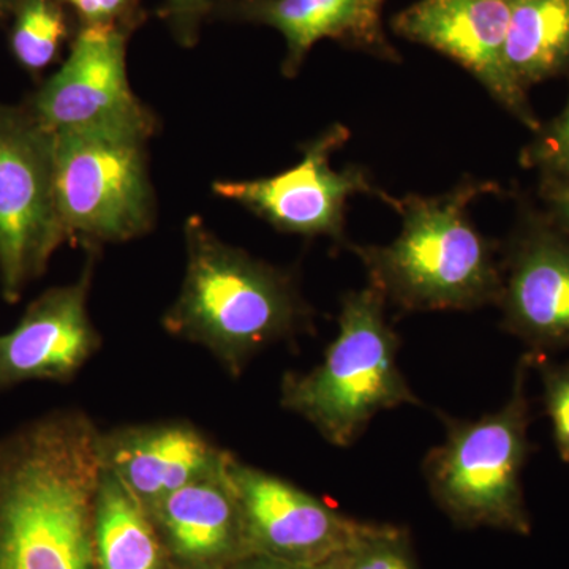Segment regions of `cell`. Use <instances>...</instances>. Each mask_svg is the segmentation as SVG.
Masks as SVG:
<instances>
[{"label":"cell","instance_id":"cell-12","mask_svg":"<svg viewBox=\"0 0 569 569\" xmlns=\"http://www.w3.org/2000/svg\"><path fill=\"white\" fill-rule=\"evenodd\" d=\"M508 28L509 0H418L391 20L397 37L458 62L535 133L542 122L529 93L512 81L505 59Z\"/></svg>","mask_w":569,"mask_h":569},{"label":"cell","instance_id":"cell-2","mask_svg":"<svg viewBox=\"0 0 569 569\" xmlns=\"http://www.w3.org/2000/svg\"><path fill=\"white\" fill-rule=\"evenodd\" d=\"M488 181L466 179L437 197H389L402 230L387 246H350L369 284L408 312L473 310L498 305L503 284L497 244L471 222L470 206L496 192Z\"/></svg>","mask_w":569,"mask_h":569},{"label":"cell","instance_id":"cell-16","mask_svg":"<svg viewBox=\"0 0 569 569\" xmlns=\"http://www.w3.org/2000/svg\"><path fill=\"white\" fill-rule=\"evenodd\" d=\"M231 20L268 26L282 33L283 77L295 78L313 44L336 40L388 62H399L370 0H228L220 9Z\"/></svg>","mask_w":569,"mask_h":569},{"label":"cell","instance_id":"cell-25","mask_svg":"<svg viewBox=\"0 0 569 569\" xmlns=\"http://www.w3.org/2000/svg\"><path fill=\"white\" fill-rule=\"evenodd\" d=\"M538 194L542 209L569 236V183L553 178H539Z\"/></svg>","mask_w":569,"mask_h":569},{"label":"cell","instance_id":"cell-7","mask_svg":"<svg viewBox=\"0 0 569 569\" xmlns=\"http://www.w3.org/2000/svg\"><path fill=\"white\" fill-rule=\"evenodd\" d=\"M56 134L22 107L0 103V291L9 305L66 241L54 190Z\"/></svg>","mask_w":569,"mask_h":569},{"label":"cell","instance_id":"cell-13","mask_svg":"<svg viewBox=\"0 0 569 569\" xmlns=\"http://www.w3.org/2000/svg\"><path fill=\"white\" fill-rule=\"evenodd\" d=\"M92 260L77 282L44 291L0 335V391L26 381L73 380L102 347L89 316Z\"/></svg>","mask_w":569,"mask_h":569},{"label":"cell","instance_id":"cell-8","mask_svg":"<svg viewBox=\"0 0 569 569\" xmlns=\"http://www.w3.org/2000/svg\"><path fill=\"white\" fill-rule=\"evenodd\" d=\"M348 140L350 130L335 123L307 142L302 159L293 168L250 181H217L212 192L241 204L282 233L328 236L343 244L348 200L358 193L376 194L383 201L388 198L372 186L362 168H332V156Z\"/></svg>","mask_w":569,"mask_h":569},{"label":"cell","instance_id":"cell-19","mask_svg":"<svg viewBox=\"0 0 569 569\" xmlns=\"http://www.w3.org/2000/svg\"><path fill=\"white\" fill-rule=\"evenodd\" d=\"M71 39L69 14L61 0H20L13 10L10 50L21 69L43 73L58 62Z\"/></svg>","mask_w":569,"mask_h":569},{"label":"cell","instance_id":"cell-28","mask_svg":"<svg viewBox=\"0 0 569 569\" xmlns=\"http://www.w3.org/2000/svg\"><path fill=\"white\" fill-rule=\"evenodd\" d=\"M370 3H372V6L376 7V9L380 11L383 10L385 0H370Z\"/></svg>","mask_w":569,"mask_h":569},{"label":"cell","instance_id":"cell-26","mask_svg":"<svg viewBox=\"0 0 569 569\" xmlns=\"http://www.w3.org/2000/svg\"><path fill=\"white\" fill-rule=\"evenodd\" d=\"M228 569H328L325 567H310V565L290 563V561H282L269 559L263 556H247L244 559L236 561Z\"/></svg>","mask_w":569,"mask_h":569},{"label":"cell","instance_id":"cell-22","mask_svg":"<svg viewBox=\"0 0 569 569\" xmlns=\"http://www.w3.org/2000/svg\"><path fill=\"white\" fill-rule=\"evenodd\" d=\"M74 14L78 28H112L127 33L144 22L141 0H61Z\"/></svg>","mask_w":569,"mask_h":569},{"label":"cell","instance_id":"cell-15","mask_svg":"<svg viewBox=\"0 0 569 569\" xmlns=\"http://www.w3.org/2000/svg\"><path fill=\"white\" fill-rule=\"evenodd\" d=\"M227 459L149 511L176 569H228L249 556Z\"/></svg>","mask_w":569,"mask_h":569},{"label":"cell","instance_id":"cell-24","mask_svg":"<svg viewBox=\"0 0 569 569\" xmlns=\"http://www.w3.org/2000/svg\"><path fill=\"white\" fill-rule=\"evenodd\" d=\"M228 0H164L159 9L160 20L183 48H192L200 39L204 21L222 9Z\"/></svg>","mask_w":569,"mask_h":569},{"label":"cell","instance_id":"cell-17","mask_svg":"<svg viewBox=\"0 0 569 569\" xmlns=\"http://www.w3.org/2000/svg\"><path fill=\"white\" fill-rule=\"evenodd\" d=\"M92 535L97 569H176L148 509L104 468Z\"/></svg>","mask_w":569,"mask_h":569},{"label":"cell","instance_id":"cell-27","mask_svg":"<svg viewBox=\"0 0 569 569\" xmlns=\"http://www.w3.org/2000/svg\"><path fill=\"white\" fill-rule=\"evenodd\" d=\"M18 2H20V0H0V21H2L7 14L13 13Z\"/></svg>","mask_w":569,"mask_h":569},{"label":"cell","instance_id":"cell-1","mask_svg":"<svg viewBox=\"0 0 569 569\" xmlns=\"http://www.w3.org/2000/svg\"><path fill=\"white\" fill-rule=\"evenodd\" d=\"M102 432L67 408L0 438V569H97Z\"/></svg>","mask_w":569,"mask_h":569},{"label":"cell","instance_id":"cell-14","mask_svg":"<svg viewBox=\"0 0 569 569\" xmlns=\"http://www.w3.org/2000/svg\"><path fill=\"white\" fill-rule=\"evenodd\" d=\"M227 449L189 421L116 427L102 432L103 468L151 511L157 503L223 466Z\"/></svg>","mask_w":569,"mask_h":569},{"label":"cell","instance_id":"cell-4","mask_svg":"<svg viewBox=\"0 0 569 569\" xmlns=\"http://www.w3.org/2000/svg\"><path fill=\"white\" fill-rule=\"evenodd\" d=\"M387 305L372 284L343 296L339 332L323 361L283 377L282 407L335 447L353 445L380 411L419 403L399 367L400 340L388 323Z\"/></svg>","mask_w":569,"mask_h":569},{"label":"cell","instance_id":"cell-3","mask_svg":"<svg viewBox=\"0 0 569 569\" xmlns=\"http://www.w3.org/2000/svg\"><path fill=\"white\" fill-rule=\"evenodd\" d=\"M183 236L186 276L164 331L204 347L236 378L254 355L309 325L290 274L227 244L200 217L187 219Z\"/></svg>","mask_w":569,"mask_h":569},{"label":"cell","instance_id":"cell-11","mask_svg":"<svg viewBox=\"0 0 569 569\" xmlns=\"http://www.w3.org/2000/svg\"><path fill=\"white\" fill-rule=\"evenodd\" d=\"M503 326L530 353L569 348V236L523 200L501 263Z\"/></svg>","mask_w":569,"mask_h":569},{"label":"cell","instance_id":"cell-21","mask_svg":"<svg viewBox=\"0 0 569 569\" xmlns=\"http://www.w3.org/2000/svg\"><path fill=\"white\" fill-rule=\"evenodd\" d=\"M520 164L537 170L539 178L569 183V97L563 110L535 132L533 140L520 153Z\"/></svg>","mask_w":569,"mask_h":569},{"label":"cell","instance_id":"cell-5","mask_svg":"<svg viewBox=\"0 0 569 569\" xmlns=\"http://www.w3.org/2000/svg\"><path fill=\"white\" fill-rule=\"evenodd\" d=\"M533 362V353L520 359L500 410L473 421H448L443 443L427 455L422 471L430 496L456 526L531 531L522 473L531 451L526 387Z\"/></svg>","mask_w":569,"mask_h":569},{"label":"cell","instance_id":"cell-6","mask_svg":"<svg viewBox=\"0 0 569 569\" xmlns=\"http://www.w3.org/2000/svg\"><path fill=\"white\" fill-rule=\"evenodd\" d=\"M56 134V206L66 241L102 247L133 241L156 224L149 173L152 134L130 129Z\"/></svg>","mask_w":569,"mask_h":569},{"label":"cell","instance_id":"cell-10","mask_svg":"<svg viewBox=\"0 0 569 569\" xmlns=\"http://www.w3.org/2000/svg\"><path fill=\"white\" fill-rule=\"evenodd\" d=\"M249 556L326 567L377 530L378 523L348 518L306 490L228 456Z\"/></svg>","mask_w":569,"mask_h":569},{"label":"cell","instance_id":"cell-23","mask_svg":"<svg viewBox=\"0 0 569 569\" xmlns=\"http://www.w3.org/2000/svg\"><path fill=\"white\" fill-rule=\"evenodd\" d=\"M535 356V366L541 369L542 388H545L546 413L552 422L553 438L561 459L569 463V362L567 365H550L538 361Z\"/></svg>","mask_w":569,"mask_h":569},{"label":"cell","instance_id":"cell-9","mask_svg":"<svg viewBox=\"0 0 569 569\" xmlns=\"http://www.w3.org/2000/svg\"><path fill=\"white\" fill-rule=\"evenodd\" d=\"M129 39L119 29L78 28L61 69L29 97L28 110L52 133L130 129L153 137L159 119L130 84Z\"/></svg>","mask_w":569,"mask_h":569},{"label":"cell","instance_id":"cell-18","mask_svg":"<svg viewBox=\"0 0 569 569\" xmlns=\"http://www.w3.org/2000/svg\"><path fill=\"white\" fill-rule=\"evenodd\" d=\"M507 67L531 88L569 74V0H509Z\"/></svg>","mask_w":569,"mask_h":569},{"label":"cell","instance_id":"cell-20","mask_svg":"<svg viewBox=\"0 0 569 569\" xmlns=\"http://www.w3.org/2000/svg\"><path fill=\"white\" fill-rule=\"evenodd\" d=\"M325 568L419 569L407 531L389 523H378L373 533L329 561Z\"/></svg>","mask_w":569,"mask_h":569}]
</instances>
